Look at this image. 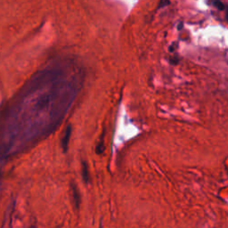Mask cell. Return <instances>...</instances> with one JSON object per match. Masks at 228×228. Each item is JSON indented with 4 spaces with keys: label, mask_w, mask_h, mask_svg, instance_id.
Returning a JSON list of instances; mask_svg holds the SVG:
<instances>
[{
    "label": "cell",
    "mask_w": 228,
    "mask_h": 228,
    "mask_svg": "<svg viewBox=\"0 0 228 228\" xmlns=\"http://www.w3.org/2000/svg\"><path fill=\"white\" fill-rule=\"evenodd\" d=\"M71 135V125H69L67 128H66V131L64 133V137L62 140V145H63V149H64V152H67V149H68V145H69V142H70V137Z\"/></svg>",
    "instance_id": "1"
},
{
    "label": "cell",
    "mask_w": 228,
    "mask_h": 228,
    "mask_svg": "<svg viewBox=\"0 0 228 228\" xmlns=\"http://www.w3.org/2000/svg\"><path fill=\"white\" fill-rule=\"evenodd\" d=\"M72 192L73 198H74L76 208H79V203H80V198H79V193L78 192V190H77V188H76L75 185H72Z\"/></svg>",
    "instance_id": "2"
},
{
    "label": "cell",
    "mask_w": 228,
    "mask_h": 228,
    "mask_svg": "<svg viewBox=\"0 0 228 228\" xmlns=\"http://www.w3.org/2000/svg\"><path fill=\"white\" fill-rule=\"evenodd\" d=\"M82 176L83 179L85 183H88L89 181V175H88V168H87V164L86 162H83L82 165Z\"/></svg>",
    "instance_id": "3"
},
{
    "label": "cell",
    "mask_w": 228,
    "mask_h": 228,
    "mask_svg": "<svg viewBox=\"0 0 228 228\" xmlns=\"http://www.w3.org/2000/svg\"><path fill=\"white\" fill-rule=\"evenodd\" d=\"M213 5L215 6H217L219 10H224V8H225L223 3L220 0H213Z\"/></svg>",
    "instance_id": "4"
},
{
    "label": "cell",
    "mask_w": 228,
    "mask_h": 228,
    "mask_svg": "<svg viewBox=\"0 0 228 228\" xmlns=\"http://www.w3.org/2000/svg\"><path fill=\"white\" fill-rule=\"evenodd\" d=\"M103 149H104V147H103V141L102 140L100 143H99V145L96 147V153L98 154H100V153H102L103 152Z\"/></svg>",
    "instance_id": "5"
}]
</instances>
